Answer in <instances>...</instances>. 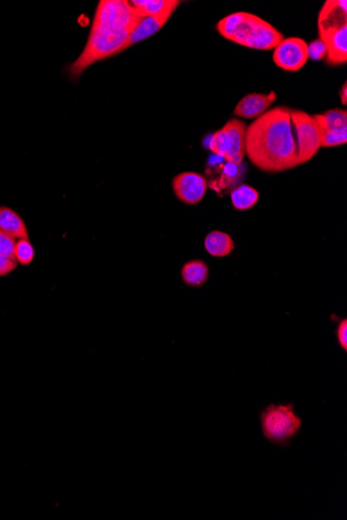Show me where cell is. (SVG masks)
<instances>
[{
	"instance_id": "obj_15",
	"label": "cell",
	"mask_w": 347,
	"mask_h": 520,
	"mask_svg": "<svg viewBox=\"0 0 347 520\" xmlns=\"http://www.w3.org/2000/svg\"><path fill=\"white\" fill-rule=\"evenodd\" d=\"M0 231L12 236L16 240L29 239L24 219L9 207L0 206Z\"/></svg>"
},
{
	"instance_id": "obj_7",
	"label": "cell",
	"mask_w": 347,
	"mask_h": 520,
	"mask_svg": "<svg viewBox=\"0 0 347 520\" xmlns=\"http://www.w3.org/2000/svg\"><path fill=\"white\" fill-rule=\"evenodd\" d=\"M258 16L247 12H236L223 18L217 25L219 35L237 45H244Z\"/></svg>"
},
{
	"instance_id": "obj_14",
	"label": "cell",
	"mask_w": 347,
	"mask_h": 520,
	"mask_svg": "<svg viewBox=\"0 0 347 520\" xmlns=\"http://www.w3.org/2000/svg\"><path fill=\"white\" fill-rule=\"evenodd\" d=\"M347 24L346 0H328L319 13L318 28H330Z\"/></svg>"
},
{
	"instance_id": "obj_5",
	"label": "cell",
	"mask_w": 347,
	"mask_h": 520,
	"mask_svg": "<svg viewBox=\"0 0 347 520\" xmlns=\"http://www.w3.org/2000/svg\"><path fill=\"white\" fill-rule=\"evenodd\" d=\"M273 60L280 69L288 72L299 71L309 60L308 44L296 36L284 38L274 48Z\"/></svg>"
},
{
	"instance_id": "obj_13",
	"label": "cell",
	"mask_w": 347,
	"mask_h": 520,
	"mask_svg": "<svg viewBox=\"0 0 347 520\" xmlns=\"http://www.w3.org/2000/svg\"><path fill=\"white\" fill-rule=\"evenodd\" d=\"M179 0H133L128 1L131 11L138 18L150 17L177 10L180 6Z\"/></svg>"
},
{
	"instance_id": "obj_21",
	"label": "cell",
	"mask_w": 347,
	"mask_h": 520,
	"mask_svg": "<svg viewBox=\"0 0 347 520\" xmlns=\"http://www.w3.org/2000/svg\"><path fill=\"white\" fill-rule=\"evenodd\" d=\"M35 249L29 239H18L16 242L14 258L18 264L29 265L35 259Z\"/></svg>"
},
{
	"instance_id": "obj_10",
	"label": "cell",
	"mask_w": 347,
	"mask_h": 520,
	"mask_svg": "<svg viewBox=\"0 0 347 520\" xmlns=\"http://www.w3.org/2000/svg\"><path fill=\"white\" fill-rule=\"evenodd\" d=\"M276 100V93L248 94L242 98L234 109V115L242 119L255 120L266 113Z\"/></svg>"
},
{
	"instance_id": "obj_1",
	"label": "cell",
	"mask_w": 347,
	"mask_h": 520,
	"mask_svg": "<svg viewBox=\"0 0 347 520\" xmlns=\"http://www.w3.org/2000/svg\"><path fill=\"white\" fill-rule=\"evenodd\" d=\"M246 154L254 165L267 172L299 167L290 108L269 109L247 127Z\"/></svg>"
},
{
	"instance_id": "obj_11",
	"label": "cell",
	"mask_w": 347,
	"mask_h": 520,
	"mask_svg": "<svg viewBox=\"0 0 347 520\" xmlns=\"http://www.w3.org/2000/svg\"><path fill=\"white\" fill-rule=\"evenodd\" d=\"M223 129L230 138V152L224 160L232 165H239L246 154V123L239 119H231Z\"/></svg>"
},
{
	"instance_id": "obj_2",
	"label": "cell",
	"mask_w": 347,
	"mask_h": 520,
	"mask_svg": "<svg viewBox=\"0 0 347 520\" xmlns=\"http://www.w3.org/2000/svg\"><path fill=\"white\" fill-rule=\"evenodd\" d=\"M140 18L125 0H101L93 19L87 44L81 56L68 67L71 78H78L97 61L121 53Z\"/></svg>"
},
{
	"instance_id": "obj_19",
	"label": "cell",
	"mask_w": 347,
	"mask_h": 520,
	"mask_svg": "<svg viewBox=\"0 0 347 520\" xmlns=\"http://www.w3.org/2000/svg\"><path fill=\"white\" fill-rule=\"evenodd\" d=\"M259 192L252 186L242 184L231 192V202L236 210L247 211L259 201Z\"/></svg>"
},
{
	"instance_id": "obj_24",
	"label": "cell",
	"mask_w": 347,
	"mask_h": 520,
	"mask_svg": "<svg viewBox=\"0 0 347 520\" xmlns=\"http://www.w3.org/2000/svg\"><path fill=\"white\" fill-rule=\"evenodd\" d=\"M308 54L309 58L313 61H323L326 58V46L321 38L312 41L308 45Z\"/></svg>"
},
{
	"instance_id": "obj_18",
	"label": "cell",
	"mask_w": 347,
	"mask_h": 520,
	"mask_svg": "<svg viewBox=\"0 0 347 520\" xmlns=\"http://www.w3.org/2000/svg\"><path fill=\"white\" fill-rule=\"evenodd\" d=\"M209 276V268L204 261L192 260L181 269V278L188 287H202Z\"/></svg>"
},
{
	"instance_id": "obj_6",
	"label": "cell",
	"mask_w": 347,
	"mask_h": 520,
	"mask_svg": "<svg viewBox=\"0 0 347 520\" xmlns=\"http://www.w3.org/2000/svg\"><path fill=\"white\" fill-rule=\"evenodd\" d=\"M172 186L176 197L187 205L199 204L208 189L205 177L194 172H181L175 177Z\"/></svg>"
},
{
	"instance_id": "obj_22",
	"label": "cell",
	"mask_w": 347,
	"mask_h": 520,
	"mask_svg": "<svg viewBox=\"0 0 347 520\" xmlns=\"http://www.w3.org/2000/svg\"><path fill=\"white\" fill-rule=\"evenodd\" d=\"M318 130L319 135H321V147H338V145H346L347 142V132H330V131L324 130V129L319 128V127Z\"/></svg>"
},
{
	"instance_id": "obj_12",
	"label": "cell",
	"mask_w": 347,
	"mask_h": 520,
	"mask_svg": "<svg viewBox=\"0 0 347 520\" xmlns=\"http://www.w3.org/2000/svg\"><path fill=\"white\" fill-rule=\"evenodd\" d=\"M173 14V11H169V12L160 14V15L140 18V21L138 22L137 27L133 29V33L129 36L122 52L133 46V45L138 44V43L146 40L150 36L155 35L167 24Z\"/></svg>"
},
{
	"instance_id": "obj_16",
	"label": "cell",
	"mask_w": 347,
	"mask_h": 520,
	"mask_svg": "<svg viewBox=\"0 0 347 520\" xmlns=\"http://www.w3.org/2000/svg\"><path fill=\"white\" fill-rule=\"evenodd\" d=\"M312 117L319 128L330 132H347V111L344 109H331Z\"/></svg>"
},
{
	"instance_id": "obj_25",
	"label": "cell",
	"mask_w": 347,
	"mask_h": 520,
	"mask_svg": "<svg viewBox=\"0 0 347 520\" xmlns=\"http://www.w3.org/2000/svg\"><path fill=\"white\" fill-rule=\"evenodd\" d=\"M336 335H337L338 344H339L340 348L344 352L347 351V320L346 318L342 319L341 321L338 323L337 331H336Z\"/></svg>"
},
{
	"instance_id": "obj_17",
	"label": "cell",
	"mask_w": 347,
	"mask_h": 520,
	"mask_svg": "<svg viewBox=\"0 0 347 520\" xmlns=\"http://www.w3.org/2000/svg\"><path fill=\"white\" fill-rule=\"evenodd\" d=\"M206 251L212 256L223 258L234 251L235 245L229 234L224 232L213 231L206 236L204 241Z\"/></svg>"
},
{
	"instance_id": "obj_9",
	"label": "cell",
	"mask_w": 347,
	"mask_h": 520,
	"mask_svg": "<svg viewBox=\"0 0 347 520\" xmlns=\"http://www.w3.org/2000/svg\"><path fill=\"white\" fill-rule=\"evenodd\" d=\"M283 40L284 36L282 33L259 17L244 43V46L256 50H273Z\"/></svg>"
},
{
	"instance_id": "obj_27",
	"label": "cell",
	"mask_w": 347,
	"mask_h": 520,
	"mask_svg": "<svg viewBox=\"0 0 347 520\" xmlns=\"http://www.w3.org/2000/svg\"><path fill=\"white\" fill-rule=\"evenodd\" d=\"M340 99H341V103L346 105L347 104V83H344L342 86L341 92H340Z\"/></svg>"
},
{
	"instance_id": "obj_26",
	"label": "cell",
	"mask_w": 347,
	"mask_h": 520,
	"mask_svg": "<svg viewBox=\"0 0 347 520\" xmlns=\"http://www.w3.org/2000/svg\"><path fill=\"white\" fill-rule=\"evenodd\" d=\"M18 266V262L14 258L0 256V278L8 276Z\"/></svg>"
},
{
	"instance_id": "obj_20",
	"label": "cell",
	"mask_w": 347,
	"mask_h": 520,
	"mask_svg": "<svg viewBox=\"0 0 347 520\" xmlns=\"http://www.w3.org/2000/svg\"><path fill=\"white\" fill-rule=\"evenodd\" d=\"M209 149L217 155L226 158L230 152V138L224 129L217 131L209 140Z\"/></svg>"
},
{
	"instance_id": "obj_8",
	"label": "cell",
	"mask_w": 347,
	"mask_h": 520,
	"mask_svg": "<svg viewBox=\"0 0 347 520\" xmlns=\"http://www.w3.org/2000/svg\"><path fill=\"white\" fill-rule=\"evenodd\" d=\"M319 38L326 46L328 65L340 66L347 61V24L318 28Z\"/></svg>"
},
{
	"instance_id": "obj_23",
	"label": "cell",
	"mask_w": 347,
	"mask_h": 520,
	"mask_svg": "<svg viewBox=\"0 0 347 520\" xmlns=\"http://www.w3.org/2000/svg\"><path fill=\"white\" fill-rule=\"evenodd\" d=\"M16 242H17V240L13 238L12 236L0 231V256L14 258Z\"/></svg>"
},
{
	"instance_id": "obj_3",
	"label": "cell",
	"mask_w": 347,
	"mask_h": 520,
	"mask_svg": "<svg viewBox=\"0 0 347 520\" xmlns=\"http://www.w3.org/2000/svg\"><path fill=\"white\" fill-rule=\"evenodd\" d=\"M259 421L263 437L281 448L289 447L303 428V420L296 415L294 403L269 404L261 410Z\"/></svg>"
},
{
	"instance_id": "obj_4",
	"label": "cell",
	"mask_w": 347,
	"mask_h": 520,
	"mask_svg": "<svg viewBox=\"0 0 347 520\" xmlns=\"http://www.w3.org/2000/svg\"><path fill=\"white\" fill-rule=\"evenodd\" d=\"M292 126L296 132L299 165L308 162L321 147L318 127L312 115L303 110L290 109Z\"/></svg>"
}]
</instances>
